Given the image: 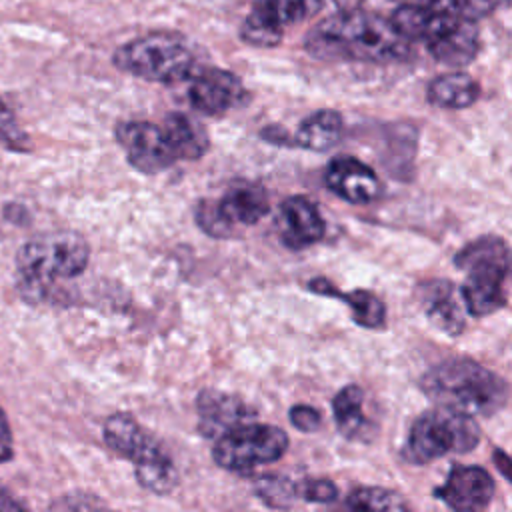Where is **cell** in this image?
I'll return each mask as SVG.
<instances>
[{
  "label": "cell",
  "instance_id": "6da1fadb",
  "mask_svg": "<svg viewBox=\"0 0 512 512\" xmlns=\"http://www.w3.org/2000/svg\"><path fill=\"white\" fill-rule=\"evenodd\" d=\"M304 48L320 60H348L370 64L406 62L412 42L394 26L390 16L370 10H338L320 20L306 36Z\"/></svg>",
  "mask_w": 512,
  "mask_h": 512
},
{
  "label": "cell",
  "instance_id": "7a4b0ae2",
  "mask_svg": "<svg viewBox=\"0 0 512 512\" xmlns=\"http://www.w3.org/2000/svg\"><path fill=\"white\" fill-rule=\"evenodd\" d=\"M420 388L438 406L470 416H492L508 398L506 382L472 358H450L436 364L422 376Z\"/></svg>",
  "mask_w": 512,
  "mask_h": 512
},
{
  "label": "cell",
  "instance_id": "3957f363",
  "mask_svg": "<svg viewBox=\"0 0 512 512\" xmlns=\"http://www.w3.org/2000/svg\"><path fill=\"white\" fill-rule=\"evenodd\" d=\"M390 20L414 44L422 42L434 60L466 66L480 52V30L474 18L426 6L400 4Z\"/></svg>",
  "mask_w": 512,
  "mask_h": 512
},
{
  "label": "cell",
  "instance_id": "277c9868",
  "mask_svg": "<svg viewBox=\"0 0 512 512\" xmlns=\"http://www.w3.org/2000/svg\"><path fill=\"white\" fill-rule=\"evenodd\" d=\"M112 64L130 76L160 84L186 82L198 70L188 40L166 30L148 32L120 44L112 54Z\"/></svg>",
  "mask_w": 512,
  "mask_h": 512
},
{
  "label": "cell",
  "instance_id": "5b68a950",
  "mask_svg": "<svg viewBox=\"0 0 512 512\" xmlns=\"http://www.w3.org/2000/svg\"><path fill=\"white\" fill-rule=\"evenodd\" d=\"M454 264L466 270L460 298L466 304L468 314L482 318L506 304L502 286L512 270V250L502 238L482 236L466 244L454 256Z\"/></svg>",
  "mask_w": 512,
  "mask_h": 512
},
{
  "label": "cell",
  "instance_id": "8992f818",
  "mask_svg": "<svg viewBox=\"0 0 512 512\" xmlns=\"http://www.w3.org/2000/svg\"><path fill=\"white\" fill-rule=\"evenodd\" d=\"M102 434L112 452L134 464V474L142 488L154 494H170L176 488L178 470L170 454L134 416L124 412L108 416Z\"/></svg>",
  "mask_w": 512,
  "mask_h": 512
},
{
  "label": "cell",
  "instance_id": "52a82bcc",
  "mask_svg": "<svg viewBox=\"0 0 512 512\" xmlns=\"http://www.w3.org/2000/svg\"><path fill=\"white\" fill-rule=\"evenodd\" d=\"M88 262L90 246L82 234L72 230L40 234L28 240L16 254L20 286L30 292L80 276Z\"/></svg>",
  "mask_w": 512,
  "mask_h": 512
},
{
  "label": "cell",
  "instance_id": "ba28073f",
  "mask_svg": "<svg viewBox=\"0 0 512 512\" xmlns=\"http://www.w3.org/2000/svg\"><path fill=\"white\" fill-rule=\"evenodd\" d=\"M480 442V428L474 416L438 406L420 414L408 432L402 456L412 464H428L444 454H464Z\"/></svg>",
  "mask_w": 512,
  "mask_h": 512
},
{
  "label": "cell",
  "instance_id": "9c48e42d",
  "mask_svg": "<svg viewBox=\"0 0 512 512\" xmlns=\"http://www.w3.org/2000/svg\"><path fill=\"white\" fill-rule=\"evenodd\" d=\"M288 436L282 428L262 422H244L214 440L212 458L228 470L246 474L258 466L272 464L284 456Z\"/></svg>",
  "mask_w": 512,
  "mask_h": 512
},
{
  "label": "cell",
  "instance_id": "30bf717a",
  "mask_svg": "<svg viewBox=\"0 0 512 512\" xmlns=\"http://www.w3.org/2000/svg\"><path fill=\"white\" fill-rule=\"evenodd\" d=\"M322 6L324 0H256L242 20L240 38L256 48H274L290 26L316 16Z\"/></svg>",
  "mask_w": 512,
  "mask_h": 512
},
{
  "label": "cell",
  "instance_id": "8fae6325",
  "mask_svg": "<svg viewBox=\"0 0 512 512\" xmlns=\"http://www.w3.org/2000/svg\"><path fill=\"white\" fill-rule=\"evenodd\" d=\"M116 140L130 166L142 174H160L176 162L162 126L146 120H126L116 126Z\"/></svg>",
  "mask_w": 512,
  "mask_h": 512
},
{
  "label": "cell",
  "instance_id": "7c38bea8",
  "mask_svg": "<svg viewBox=\"0 0 512 512\" xmlns=\"http://www.w3.org/2000/svg\"><path fill=\"white\" fill-rule=\"evenodd\" d=\"M190 106L206 116H222L244 102L246 90L242 80L224 68H202L186 80Z\"/></svg>",
  "mask_w": 512,
  "mask_h": 512
},
{
  "label": "cell",
  "instance_id": "4fadbf2b",
  "mask_svg": "<svg viewBox=\"0 0 512 512\" xmlns=\"http://www.w3.org/2000/svg\"><path fill=\"white\" fill-rule=\"evenodd\" d=\"M434 494L452 510H484L494 496V480L480 466H454Z\"/></svg>",
  "mask_w": 512,
  "mask_h": 512
},
{
  "label": "cell",
  "instance_id": "5bb4252c",
  "mask_svg": "<svg viewBox=\"0 0 512 512\" xmlns=\"http://www.w3.org/2000/svg\"><path fill=\"white\" fill-rule=\"evenodd\" d=\"M326 186L350 204H370L382 192L376 172L354 156H336L324 174Z\"/></svg>",
  "mask_w": 512,
  "mask_h": 512
},
{
  "label": "cell",
  "instance_id": "9a60e30c",
  "mask_svg": "<svg viewBox=\"0 0 512 512\" xmlns=\"http://www.w3.org/2000/svg\"><path fill=\"white\" fill-rule=\"evenodd\" d=\"M196 408L198 428L212 440L254 418V410L242 398L214 388H206L198 394Z\"/></svg>",
  "mask_w": 512,
  "mask_h": 512
},
{
  "label": "cell",
  "instance_id": "2e32d148",
  "mask_svg": "<svg viewBox=\"0 0 512 512\" xmlns=\"http://www.w3.org/2000/svg\"><path fill=\"white\" fill-rule=\"evenodd\" d=\"M280 238L286 246L300 250L316 244L326 234V222L316 204L306 196H290L280 206Z\"/></svg>",
  "mask_w": 512,
  "mask_h": 512
},
{
  "label": "cell",
  "instance_id": "e0dca14e",
  "mask_svg": "<svg viewBox=\"0 0 512 512\" xmlns=\"http://www.w3.org/2000/svg\"><path fill=\"white\" fill-rule=\"evenodd\" d=\"M418 302L426 318L448 336H458L466 328L464 310L456 288L448 280H426L416 288Z\"/></svg>",
  "mask_w": 512,
  "mask_h": 512
},
{
  "label": "cell",
  "instance_id": "ac0fdd59",
  "mask_svg": "<svg viewBox=\"0 0 512 512\" xmlns=\"http://www.w3.org/2000/svg\"><path fill=\"white\" fill-rule=\"evenodd\" d=\"M216 206L224 222L234 230L236 226H252L260 222L266 216L270 202L264 188L258 184L238 182L216 200Z\"/></svg>",
  "mask_w": 512,
  "mask_h": 512
},
{
  "label": "cell",
  "instance_id": "d6986e66",
  "mask_svg": "<svg viewBox=\"0 0 512 512\" xmlns=\"http://www.w3.org/2000/svg\"><path fill=\"white\" fill-rule=\"evenodd\" d=\"M162 130L176 160H200L210 148V138L204 126L184 112H170L164 118Z\"/></svg>",
  "mask_w": 512,
  "mask_h": 512
},
{
  "label": "cell",
  "instance_id": "ffe728a7",
  "mask_svg": "<svg viewBox=\"0 0 512 512\" xmlns=\"http://www.w3.org/2000/svg\"><path fill=\"white\" fill-rule=\"evenodd\" d=\"M344 120L336 110H316L308 114L294 134V146L312 150V152H326L338 144L342 138Z\"/></svg>",
  "mask_w": 512,
  "mask_h": 512
},
{
  "label": "cell",
  "instance_id": "44dd1931",
  "mask_svg": "<svg viewBox=\"0 0 512 512\" xmlns=\"http://www.w3.org/2000/svg\"><path fill=\"white\" fill-rule=\"evenodd\" d=\"M426 98L436 108L462 110L480 98V84L464 72H448L428 84Z\"/></svg>",
  "mask_w": 512,
  "mask_h": 512
},
{
  "label": "cell",
  "instance_id": "7402d4cb",
  "mask_svg": "<svg viewBox=\"0 0 512 512\" xmlns=\"http://www.w3.org/2000/svg\"><path fill=\"white\" fill-rule=\"evenodd\" d=\"M308 288L316 294L322 296H334L340 298L348 304L352 318L356 324L364 326V328H380L386 320V306L384 302L368 292V290H352V292H338L336 286H332L328 280L324 278H316L308 282Z\"/></svg>",
  "mask_w": 512,
  "mask_h": 512
},
{
  "label": "cell",
  "instance_id": "603a6c76",
  "mask_svg": "<svg viewBox=\"0 0 512 512\" xmlns=\"http://www.w3.org/2000/svg\"><path fill=\"white\" fill-rule=\"evenodd\" d=\"M332 412L338 432L344 438L358 440L366 428L364 392L356 384H348L332 398Z\"/></svg>",
  "mask_w": 512,
  "mask_h": 512
},
{
  "label": "cell",
  "instance_id": "cb8c5ba5",
  "mask_svg": "<svg viewBox=\"0 0 512 512\" xmlns=\"http://www.w3.org/2000/svg\"><path fill=\"white\" fill-rule=\"evenodd\" d=\"M346 506L352 510H406L408 502L398 492L380 486H360L348 494Z\"/></svg>",
  "mask_w": 512,
  "mask_h": 512
},
{
  "label": "cell",
  "instance_id": "d4e9b609",
  "mask_svg": "<svg viewBox=\"0 0 512 512\" xmlns=\"http://www.w3.org/2000/svg\"><path fill=\"white\" fill-rule=\"evenodd\" d=\"M254 490L258 498L272 508H290L300 498L298 484L280 474H264L256 478Z\"/></svg>",
  "mask_w": 512,
  "mask_h": 512
},
{
  "label": "cell",
  "instance_id": "484cf974",
  "mask_svg": "<svg viewBox=\"0 0 512 512\" xmlns=\"http://www.w3.org/2000/svg\"><path fill=\"white\" fill-rule=\"evenodd\" d=\"M0 140L18 152H24L30 148V138L28 134L20 128L16 116L8 108V104L0 98Z\"/></svg>",
  "mask_w": 512,
  "mask_h": 512
},
{
  "label": "cell",
  "instance_id": "4316f807",
  "mask_svg": "<svg viewBox=\"0 0 512 512\" xmlns=\"http://www.w3.org/2000/svg\"><path fill=\"white\" fill-rule=\"evenodd\" d=\"M196 222L212 238H228V236L234 234V230L220 216L216 200H202V202H198V206H196Z\"/></svg>",
  "mask_w": 512,
  "mask_h": 512
},
{
  "label": "cell",
  "instance_id": "83f0119b",
  "mask_svg": "<svg viewBox=\"0 0 512 512\" xmlns=\"http://www.w3.org/2000/svg\"><path fill=\"white\" fill-rule=\"evenodd\" d=\"M298 496L306 502L328 504L338 498V488L332 480L326 478H310L298 484Z\"/></svg>",
  "mask_w": 512,
  "mask_h": 512
},
{
  "label": "cell",
  "instance_id": "f1b7e54d",
  "mask_svg": "<svg viewBox=\"0 0 512 512\" xmlns=\"http://www.w3.org/2000/svg\"><path fill=\"white\" fill-rule=\"evenodd\" d=\"M320 412L308 404H296L290 408V422L302 432H314L320 426Z\"/></svg>",
  "mask_w": 512,
  "mask_h": 512
},
{
  "label": "cell",
  "instance_id": "f546056e",
  "mask_svg": "<svg viewBox=\"0 0 512 512\" xmlns=\"http://www.w3.org/2000/svg\"><path fill=\"white\" fill-rule=\"evenodd\" d=\"M396 2L412 4V6H426V8H436V10H448V12H456V14L472 18L466 0H396Z\"/></svg>",
  "mask_w": 512,
  "mask_h": 512
},
{
  "label": "cell",
  "instance_id": "4dcf8cb0",
  "mask_svg": "<svg viewBox=\"0 0 512 512\" xmlns=\"http://www.w3.org/2000/svg\"><path fill=\"white\" fill-rule=\"evenodd\" d=\"M14 456V440H12V430L8 424V418L4 410L0 408V464L8 462Z\"/></svg>",
  "mask_w": 512,
  "mask_h": 512
},
{
  "label": "cell",
  "instance_id": "1f68e13d",
  "mask_svg": "<svg viewBox=\"0 0 512 512\" xmlns=\"http://www.w3.org/2000/svg\"><path fill=\"white\" fill-rule=\"evenodd\" d=\"M468 2V10H470V16L474 20L482 18V16H488L504 6H510L512 0H466Z\"/></svg>",
  "mask_w": 512,
  "mask_h": 512
},
{
  "label": "cell",
  "instance_id": "d6a6232c",
  "mask_svg": "<svg viewBox=\"0 0 512 512\" xmlns=\"http://www.w3.org/2000/svg\"><path fill=\"white\" fill-rule=\"evenodd\" d=\"M494 464L502 476H506L512 482V456H508L502 450H494Z\"/></svg>",
  "mask_w": 512,
  "mask_h": 512
},
{
  "label": "cell",
  "instance_id": "836d02e7",
  "mask_svg": "<svg viewBox=\"0 0 512 512\" xmlns=\"http://www.w3.org/2000/svg\"><path fill=\"white\" fill-rule=\"evenodd\" d=\"M24 504H20L16 498H12L10 492L0 488V510H22Z\"/></svg>",
  "mask_w": 512,
  "mask_h": 512
}]
</instances>
